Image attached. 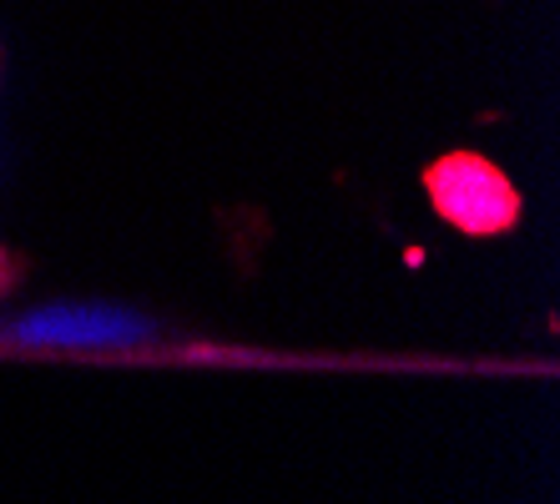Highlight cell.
Masks as SVG:
<instances>
[{
	"label": "cell",
	"instance_id": "3957f363",
	"mask_svg": "<svg viewBox=\"0 0 560 504\" xmlns=\"http://www.w3.org/2000/svg\"><path fill=\"white\" fill-rule=\"evenodd\" d=\"M5 283H11V272H5V262H0V288H5Z\"/></svg>",
	"mask_w": 560,
	"mask_h": 504
},
{
	"label": "cell",
	"instance_id": "7a4b0ae2",
	"mask_svg": "<svg viewBox=\"0 0 560 504\" xmlns=\"http://www.w3.org/2000/svg\"><path fill=\"white\" fill-rule=\"evenodd\" d=\"M147 328L121 308H40L11 328V343H31V349H112V343H131Z\"/></svg>",
	"mask_w": 560,
	"mask_h": 504
},
{
	"label": "cell",
	"instance_id": "6da1fadb",
	"mask_svg": "<svg viewBox=\"0 0 560 504\" xmlns=\"http://www.w3.org/2000/svg\"><path fill=\"white\" fill-rule=\"evenodd\" d=\"M430 208L465 237H500L521 222L515 181L480 152H444L424 172Z\"/></svg>",
	"mask_w": 560,
	"mask_h": 504
}]
</instances>
